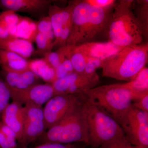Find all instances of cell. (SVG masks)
I'll use <instances>...</instances> for the list:
<instances>
[{
  "label": "cell",
  "instance_id": "6da1fadb",
  "mask_svg": "<svg viewBox=\"0 0 148 148\" xmlns=\"http://www.w3.org/2000/svg\"><path fill=\"white\" fill-rule=\"evenodd\" d=\"M77 95L76 101L65 116L36 140L37 145L47 143H84L88 146V130L84 107L80 95Z\"/></svg>",
  "mask_w": 148,
  "mask_h": 148
},
{
  "label": "cell",
  "instance_id": "7a4b0ae2",
  "mask_svg": "<svg viewBox=\"0 0 148 148\" xmlns=\"http://www.w3.org/2000/svg\"><path fill=\"white\" fill-rule=\"evenodd\" d=\"M148 45L125 47L103 60L102 76L127 82L134 79L148 62Z\"/></svg>",
  "mask_w": 148,
  "mask_h": 148
},
{
  "label": "cell",
  "instance_id": "3957f363",
  "mask_svg": "<svg viewBox=\"0 0 148 148\" xmlns=\"http://www.w3.org/2000/svg\"><path fill=\"white\" fill-rule=\"evenodd\" d=\"M148 92L133 90L124 83L94 87L84 92L118 122L133 102Z\"/></svg>",
  "mask_w": 148,
  "mask_h": 148
},
{
  "label": "cell",
  "instance_id": "277c9868",
  "mask_svg": "<svg viewBox=\"0 0 148 148\" xmlns=\"http://www.w3.org/2000/svg\"><path fill=\"white\" fill-rule=\"evenodd\" d=\"M134 1H121L114 5L109 23L110 41L118 46L124 47L140 45L144 30L132 10Z\"/></svg>",
  "mask_w": 148,
  "mask_h": 148
},
{
  "label": "cell",
  "instance_id": "5b68a950",
  "mask_svg": "<svg viewBox=\"0 0 148 148\" xmlns=\"http://www.w3.org/2000/svg\"><path fill=\"white\" fill-rule=\"evenodd\" d=\"M88 130V146L96 148L112 140L125 137L118 123L105 112L84 92L80 93Z\"/></svg>",
  "mask_w": 148,
  "mask_h": 148
},
{
  "label": "cell",
  "instance_id": "8992f818",
  "mask_svg": "<svg viewBox=\"0 0 148 148\" xmlns=\"http://www.w3.org/2000/svg\"><path fill=\"white\" fill-rule=\"evenodd\" d=\"M132 145L148 148V112L131 105L117 122Z\"/></svg>",
  "mask_w": 148,
  "mask_h": 148
},
{
  "label": "cell",
  "instance_id": "52a82bcc",
  "mask_svg": "<svg viewBox=\"0 0 148 148\" xmlns=\"http://www.w3.org/2000/svg\"><path fill=\"white\" fill-rule=\"evenodd\" d=\"M22 135L18 142L20 147H28L46 131L42 106L25 105Z\"/></svg>",
  "mask_w": 148,
  "mask_h": 148
},
{
  "label": "cell",
  "instance_id": "ba28073f",
  "mask_svg": "<svg viewBox=\"0 0 148 148\" xmlns=\"http://www.w3.org/2000/svg\"><path fill=\"white\" fill-rule=\"evenodd\" d=\"M72 3V27L66 45L75 46L84 42L91 5L86 1Z\"/></svg>",
  "mask_w": 148,
  "mask_h": 148
},
{
  "label": "cell",
  "instance_id": "9c48e42d",
  "mask_svg": "<svg viewBox=\"0 0 148 148\" xmlns=\"http://www.w3.org/2000/svg\"><path fill=\"white\" fill-rule=\"evenodd\" d=\"M9 89L11 99L24 106L31 104L42 106L55 96L53 87L50 84H38L21 90Z\"/></svg>",
  "mask_w": 148,
  "mask_h": 148
},
{
  "label": "cell",
  "instance_id": "30bf717a",
  "mask_svg": "<svg viewBox=\"0 0 148 148\" xmlns=\"http://www.w3.org/2000/svg\"><path fill=\"white\" fill-rule=\"evenodd\" d=\"M77 97V94L56 95L45 103L43 112L47 130L56 124L65 116Z\"/></svg>",
  "mask_w": 148,
  "mask_h": 148
},
{
  "label": "cell",
  "instance_id": "8fae6325",
  "mask_svg": "<svg viewBox=\"0 0 148 148\" xmlns=\"http://www.w3.org/2000/svg\"><path fill=\"white\" fill-rule=\"evenodd\" d=\"M123 48L109 41L106 42H87L73 46V49L81 52L87 57L104 60L118 52Z\"/></svg>",
  "mask_w": 148,
  "mask_h": 148
},
{
  "label": "cell",
  "instance_id": "7c38bea8",
  "mask_svg": "<svg viewBox=\"0 0 148 148\" xmlns=\"http://www.w3.org/2000/svg\"><path fill=\"white\" fill-rule=\"evenodd\" d=\"M1 75L9 88L18 90L38 84L40 79L29 69L19 71L2 69Z\"/></svg>",
  "mask_w": 148,
  "mask_h": 148
},
{
  "label": "cell",
  "instance_id": "4fadbf2b",
  "mask_svg": "<svg viewBox=\"0 0 148 148\" xmlns=\"http://www.w3.org/2000/svg\"><path fill=\"white\" fill-rule=\"evenodd\" d=\"M24 106L12 101L3 112L1 121L16 134L17 143L22 135L24 122Z\"/></svg>",
  "mask_w": 148,
  "mask_h": 148
},
{
  "label": "cell",
  "instance_id": "5bb4252c",
  "mask_svg": "<svg viewBox=\"0 0 148 148\" xmlns=\"http://www.w3.org/2000/svg\"><path fill=\"white\" fill-rule=\"evenodd\" d=\"M51 0H0V8L14 12L36 14L48 8Z\"/></svg>",
  "mask_w": 148,
  "mask_h": 148
},
{
  "label": "cell",
  "instance_id": "9a60e30c",
  "mask_svg": "<svg viewBox=\"0 0 148 148\" xmlns=\"http://www.w3.org/2000/svg\"><path fill=\"white\" fill-rule=\"evenodd\" d=\"M111 7L98 8L91 6L84 42L94 38L109 25V9Z\"/></svg>",
  "mask_w": 148,
  "mask_h": 148
},
{
  "label": "cell",
  "instance_id": "2e32d148",
  "mask_svg": "<svg viewBox=\"0 0 148 148\" xmlns=\"http://www.w3.org/2000/svg\"><path fill=\"white\" fill-rule=\"evenodd\" d=\"M48 8V16L50 18L55 37L53 48L54 45L60 37L64 25L72 20L73 4L71 2L67 6L63 8L56 5L51 4Z\"/></svg>",
  "mask_w": 148,
  "mask_h": 148
},
{
  "label": "cell",
  "instance_id": "e0dca14e",
  "mask_svg": "<svg viewBox=\"0 0 148 148\" xmlns=\"http://www.w3.org/2000/svg\"><path fill=\"white\" fill-rule=\"evenodd\" d=\"M0 49L16 53L26 59L35 53L32 42L14 36L0 38Z\"/></svg>",
  "mask_w": 148,
  "mask_h": 148
},
{
  "label": "cell",
  "instance_id": "ac0fdd59",
  "mask_svg": "<svg viewBox=\"0 0 148 148\" xmlns=\"http://www.w3.org/2000/svg\"><path fill=\"white\" fill-rule=\"evenodd\" d=\"M0 66L2 69L24 71L29 69V61L13 52L0 49Z\"/></svg>",
  "mask_w": 148,
  "mask_h": 148
},
{
  "label": "cell",
  "instance_id": "d6986e66",
  "mask_svg": "<svg viewBox=\"0 0 148 148\" xmlns=\"http://www.w3.org/2000/svg\"><path fill=\"white\" fill-rule=\"evenodd\" d=\"M29 69L47 83L51 84L56 80L55 69L44 58L29 61Z\"/></svg>",
  "mask_w": 148,
  "mask_h": 148
},
{
  "label": "cell",
  "instance_id": "ffe728a7",
  "mask_svg": "<svg viewBox=\"0 0 148 148\" xmlns=\"http://www.w3.org/2000/svg\"><path fill=\"white\" fill-rule=\"evenodd\" d=\"M24 18L11 10L0 13V38L12 36L13 31Z\"/></svg>",
  "mask_w": 148,
  "mask_h": 148
},
{
  "label": "cell",
  "instance_id": "44dd1931",
  "mask_svg": "<svg viewBox=\"0 0 148 148\" xmlns=\"http://www.w3.org/2000/svg\"><path fill=\"white\" fill-rule=\"evenodd\" d=\"M84 77L74 72L68 74L62 78L56 80L51 84L55 95L66 94L67 90L72 84Z\"/></svg>",
  "mask_w": 148,
  "mask_h": 148
},
{
  "label": "cell",
  "instance_id": "7402d4cb",
  "mask_svg": "<svg viewBox=\"0 0 148 148\" xmlns=\"http://www.w3.org/2000/svg\"><path fill=\"white\" fill-rule=\"evenodd\" d=\"M17 147L16 134L0 120V148H16Z\"/></svg>",
  "mask_w": 148,
  "mask_h": 148
},
{
  "label": "cell",
  "instance_id": "603a6c76",
  "mask_svg": "<svg viewBox=\"0 0 148 148\" xmlns=\"http://www.w3.org/2000/svg\"><path fill=\"white\" fill-rule=\"evenodd\" d=\"M125 83L128 87L133 90L139 91L148 90L147 67H144L134 79Z\"/></svg>",
  "mask_w": 148,
  "mask_h": 148
},
{
  "label": "cell",
  "instance_id": "cb8c5ba5",
  "mask_svg": "<svg viewBox=\"0 0 148 148\" xmlns=\"http://www.w3.org/2000/svg\"><path fill=\"white\" fill-rule=\"evenodd\" d=\"M73 47L71 46L66 56L71 60L74 72L84 76V70L87 56L81 52L73 50Z\"/></svg>",
  "mask_w": 148,
  "mask_h": 148
},
{
  "label": "cell",
  "instance_id": "d4e9b609",
  "mask_svg": "<svg viewBox=\"0 0 148 148\" xmlns=\"http://www.w3.org/2000/svg\"><path fill=\"white\" fill-rule=\"evenodd\" d=\"M71 46L66 45L59 47L57 51H51L46 53L44 58L54 69H56L63 59L66 57Z\"/></svg>",
  "mask_w": 148,
  "mask_h": 148
},
{
  "label": "cell",
  "instance_id": "484cf974",
  "mask_svg": "<svg viewBox=\"0 0 148 148\" xmlns=\"http://www.w3.org/2000/svg\"><path fill=\"white\" fill-rule=\"evenodd\" d=\"M34 40L37 45L36 53L44 55L46 53L51 51L53 49L54 40L42 33L36 32Z\"/></svg>",
  "mask_w": 148,
  "mask_h": 148
},
{
  "label": "cell",
  "instance_id": "4316f807",
  "mask_svg": "<svg viewBox=\"0 0 148 148\" xmlns=\"http://www.w3.org/2000/svg\"><path fill=\"white\" fill-rule=\"evenodd\" d=\"M10 91L0 74V118L3 112L10 103Z\"/></svg>",
  "mask_w": 148,
  "mask_h": 148
},
{
  "label": "cell",
  "instance_id": "83f0119b",
  "mask_svg": "<svg viewBox=\"0 0 148 148\" xmlns=\"http://www.w3.org/2000/svg\"><path fill=\"white\" fill-rule=\"evenodd\" d=\"M36 32L42 33L54 41V33L49 16H44L40 18L36 23Z\"/></svg>",
  "mask_w": 148,
  "mask_h": 148
},
{
  "label": "cell",
  "instance_id": "f1b7e54d",
  "mask_svg": "<svg viewBox=\"0 0 148 148\" xmlns=\"http://www.w3.org/2000/svg\"><path fill=\"white\" fill-rule=\"evenodd\" d=\"M87 146L84 143L62 144L59 143H47L37 145L35 147H17L16 148H86Z\"/></svg>",
  "mask_w": 148,
  "mask_h": 148
},
{
  "label": "cell",
  "instance_id": "f546056e",
  "mask_svg": "<svg viewBox=\"0 0 148 148\" xmlns=\"http://www.w3.org/2000/svg\"><path fill=\"white\" fill-rule=\"evenodd\" d=\"M135 108L148 112V92L132 103Z\"/></svg>",
  "mask_w": 148,
  "mask_h": 148
},
{
  "label": "cell",
  "instance_id": "4dcf8cb0",
  "mask_svg": "<svg viewBox=\"0 0 148 148\" xmlns=\"http://www.w3.org/2000/svg\"><path fill=\"white\" fill-rule=\"evenodd\" d=\"M86 2L92 7L98 8L111 7L115 5L114 0H86Z\"/></svg>",
  "mask_w": 148,
  "mask_h": 148
},
{
  "label": "cell",
  "instance_id": "1f68e13d",
  "mask_svg": "<svg viewBox=\"0 0 148 148\" xmlns=\"http://www.w3.org/2000/svg\"><path fill=\"white\" fill-rule=\"evenodd\" d=\"M126 140L125 137L116 139L105 143L96 148H120L123 143Z\"/></svg>",
  "mask_w": 148,
  "mask_h": 148
},
{
  "label": "cell",
  "instance_id": "d6a6232c",
  "mask_svg": "<svg viewBox=\"0 0 148 148\" xmlns=\"http://www.w3.org/2000/svg\"><path fill=\"white\" fill-rule=\"evenodd\" d=\"M61 64L63 66L65 70L68 72L69 73H73L74 72L73 68L71 62L69 58L67 56L63 59L61 61Z\"/></svg>",
  "mask_w": 148,
  "mask_h": 148
},
{
  "label": "cell",
  "instance_id": "836d02e7",
  "mask_svg": "<svg viewBox=\"0 0 148 148\" xmlns=\"http://www.w3.org/2000/svg\"><path fill=\"white\" fill-rule=\"evenodd\" d=\"M55 70L56 80L62 78L69 74L64 69L61 63Z\"/></svg>",
  "mask_w": 148,
  "mask_h": 148
},
{
  "label": "cell",
  "instance_id": "e575fe53",
  "mask_svg": "<svg viewBox=\"0 0 148 148\" xmlns=\"http://www.w3.org/2000/svg\"><path fill=\"white\" fill-rule=\"evenodd\" d=\"M87 61L95 66L96 69L99 68H101L102 67L103 60H100L98 58L87 57Z\"/></svg>",
  "mask_w": 148,
  "mask_h": 148
},
{
  "label": "cell",
  "instance_id": "d590c367",
  "mask_svg": "<svg viewBox=\"0 0 148 148\" xmlns=\"http://www.w3.org/2000/svg\"><path fill=\"white\" fill-rule=\"evenodd\" d=\"M139 147H135V146H134L130 144L127 141V140H125L124 142H123V143L121 147L120 148H138Z\"/></svg>",
  "mask_w": 148,
  "mask_h": 148
},
{
  "label": "cell",
  "instance_id": "8d00e7d4",
  "mask_svg": "<svg viewBox=\"0 0 148 148\" xmlns=\"http://www.w3.org/2000/svg\"></svg>",
  "mask_w": 148,
  "mask_h": 148
},
{
  "label": "cell",
  "instance_id": "74e56055",
  "mask_svg": "<svg viewBox=\"0 0 148 148\" xmlns=\"http://www.w3.org/2000/svg\"></svg>",
  "mask_w": 148,
  "mask_h": 148
}]
</instances>
